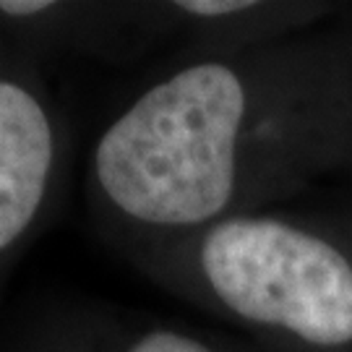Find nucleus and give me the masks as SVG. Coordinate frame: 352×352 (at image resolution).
Masks as SVG:
<instances>
[{
    "instance_id": "obj_3",
    "label": "nucleus",
    "mask_w": 352,
    "mask_h": 352,
    "mask_svg": "<svg viewBox=\"0 0 352 352\" xmlns=\"http://www.w3.org/2000/svg\"><path fill=\"white\" fill-rule=\"evenodd\" d=\"M71 136L45 65L0 37V287L52 217Z\"/></svg>"
},
{
    "instance_id": "obj_4",
    "label": "nucleus",
    "mask_w": 352,
    "mask_h": 352,
    "mask_svg": "<svg viewBox=\"0 0 352 352\" xmlns=\"http://www.w3.org/2000/svg\"><path fill=\"white\" fill-rule=\"evenodd\" d=\"M0 37L42 65L55 58L126 60L157 42L141 0H0Z\"/></svg>"
},
{
    "instance_id": "obj_1",
    "label": "nucleus",
    "mask_w": 352,
    "mask_h": 352,
    "mask_svg": "<svg viewBox=\"0 0 352 352\" xmlns=\"http://www.w3.org/2000/svg\"><path fill=\"white\" fill-rule=\"evenodd\" d=\"M295 60L199 55L146 78L91 141L84 196L115 251L186 235L295 167L308 144Z\"/></svg>"
},
{
    "instance_id": "obj_5",
    "label": "nucleus",
    "mask_w": 352,
    "mask_h": 352,
    "mask_svg": "<svg viewBox=\"0 0 352 352\" xmlns=\"http://www.w3.org/2000/svg\"><path fill=\"white\" fill-rule=\"evenodd\" d=\"M8 352H222L186 329L149 316L104 308L97 302H63L32 318Z\"/></svg>"
},
{
    "instance_id": "obj_2",
    "label": "nucleus",
    "mask_w": 352,
    "mask_h": 352,
    "mask_svg": "<svg viewBox=\"0 0 352 352\" xmlns=\"http://www.w3.org/2000/svg\"><path fill=\"white\" fill-rule=\"evenodd\" d=\"M141 277L302 347L352 342V261L295 219L232 214L118 253Z\"/></svg>"
}]
</instances>
